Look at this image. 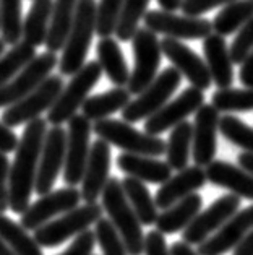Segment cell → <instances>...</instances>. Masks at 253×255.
I'll use <instances>...</instances> for the list:
<instances>
[{"label": "cell", "instance_id": "obj_37", "mask_svg": "<svg viewBox=\"0 0 253 255\" xmlns=\"http://www.w3.org/2000/svg\"><path fill=\"white\" fill-rule=\"evenodd\" d=\"M21 0H0V33L5 44L21 41Z\"/></svg>", "mask_w": 253, "mask_h": 255}, {"label": "cell", "instance_id": "obj_1", "mask_svg": "<svg viewBox=\"0 0 253 255\" xmlns=\"http://www.w3.org/2000/svg\"><path fill=\"white\" fill-rule=\"evenodd\" d=\"M46 132L47 121L36 117L26 122L21 138L18 140L15 161L10 166L8 176V208L13 213L21 215L31 203Z\"/></svg>", "mask_w": 253, "mask_h": 255}, {"label": "cell", "instance_id": "obj_21", "mask_svg": "<svg viewBox=\"0 0 253 255\" xmlns=\"http://www.w3.org/2000/svg\"><path fill=\"white\" fill-rule=\"evenodd\" d=\"M206 182V174L201 166H187L161 184V187L156 192V197H154V203L159 210H166L188 194L203 189Z\"/></svg>", "mask_w": 253, "mask_h": 255}, {"label": "cell", "instance_id": "obj_48", "mask_svg": "<svg viewBox=\"0 0 253 255\" xmlns=\"http://www.w3.org/2000/svg\"><path fill=\"white\" fill-rule=\"evenodd\" d=\"M234 255H253V229L234 247Z\"/></svg>", "mask_w": 253, "mask_h": 255}, {"label": "cell", "instance_id": "obj_9", "mask_svg": "<svg viewBox=\"0 0 253 255\" xmlns=\"http://www.w3.org/2000/svg\"><path fill=\"white\" fill-rule=\"evenodd\" d=\"M64 88V78L62 75H49L29 91L26 96L18 99L16 103L10 104L2 114V122L8 127H18L21 124L39 117L44 111L51 109V106L59 98Z\"/></svg>", "mask_w": 253, "mask_h": 255}, {"label": "cell", "instance_id": "obj_12", "mask_svg": "<svg viewBox=\"0 0 253 255\" xmlns=\"http://www.w3.org/2000/svg\"><path fill=\"white\" fill-rule=\"evenodd\" d=\"M57 65V54L47 51L36 55L21 72H18L7 83L0 85V108H8L10 104H13L18 99L26 96L42 80L51 75V72Z\"/></svg>", "mask_w": 253, "mask_h": 255}, {"label": "cell", "instance_id": "obj_4", "mask_svg": "<svg viewBox=\"0 0 253 255\" xmlns=\"http://www.w3.org/2000/svg\"><path fill=\"white\" fill-rule=\"evenodd\" d=\"M92 132L109 145L120 148L125 153L145 154L158 158L166 151V141L158 135L140 132L132 124L115 119H101L92 124Z\"/></svg>", "mask_w": 253, "mask_h": 255}, {"label": "cell", "instance_id": "obj_45", "mask_svg": "<svg viewBox=\"0 0 253 255\" xmlns=\"http://www.w3.org/2000/svg\"><path fill=\"white\" fill-rule=\"evenodd\" d=\"M145 255H170L168 244H166V238L163 233L158 229L150 231L148 236H145Z\"/></svg>", "mask_w": 253, "mask_h": 255}, {"label": "cell", "instance_id": "obj_5", "mask_svg": "<svg viewBox=\"0 0 253 255\" xmlns=\"http://www.w3.org/2000/svg\"><path fill=\"white\" fill-rule=\"evenodd\" d=\"M101 65L96 60L84 64L78 72L73 73L69 85L62 88L59 98L47 111L46 121L52 126L69 122V119H72L77 114V111L82 108L84 99L89 96L91 90L101 80Z\"/></svg>", "mask_w": 253, "mask_h": 255}, {"label": "cell", "instance_id": "obj_32", "mask_svg": "<svg viewBox=\"0 0 253 255\" xmlns=\"http://www.w3.org/2000/svg\"><path fill=\"white\" fill-rule=\"evenodd\" d=\"M253 18V0H234L226 3L223 10L214 16L213 31L219 36L234 34L239 28Z\"/></svg>", "mask_w": 253, "mask_h": 255}, {"label": "cell", "instance_id": "obj_44", "mask_svg": "<svg viewBox=\"0 0 253 255\" xmlns=\"http://www.w3.org/2000/svg\"><path fill=\"white\" fill-rule=\"evenodd\" d=\"M8 176H10V161L7 153L0 151V213L8 210Z\"/></svg>", "mask_w": 253, "mask_h": 255}, {"label": "cell", "instance_id": "obj_26", "mask_svg": "<svg viewBox=\"0 0 253 255\" xmlns=\"http://www.w3.org/2000/svg\"><path fill=\"white\" fill-rule=\"evenodd\" d=\"M97 52V64L101 65V70L106 73L109 82L115 86H125L130 78L127 60L123 57V52L119 46V41L112 39L110 36L101 38L96 46Z\"/></svg>", "mask_w": 253, "mask_h": 255}, {"label": "cell", "instance_id": "obj_19", "mask_svg": "<svg viewBox=\"0 0 253 255\" xmlns=\"http://www.w3.org/2000/svg\"><path fill=\"white\" fill-rule=\"evenodd\" d=\"M253 229V205L236 211L218 231L198 244V255H223Z\"/></svg>", "mask_w": 253, "mask_h": 255}, {"label": "cell", "instance_id": "obj_42", "mask_svg": "<svg viewBox=\"0 0 253 255\" xmlns=\"http://www.w3.org/2000/svg\"><path fill=\"white\" fill-rule=\"evenodd\" d=\"M229 2H234V0H182L180 10L183 11V15L200 16L216 7H224Z\"/></svg>", "mask_w": 253, "mask_h": 255}, {"label": "cell", "instance_id": "obj_52", "mask_svg": "<svg viewBox=\"0 0 253 255\" xmlns=\"http://www.w3.org/2000/svg\"><path fill=\"white\" fill-rule=\"evenodd\" d=\"M0 255H15L13 252H11V249L5 244L2 239H0Z\"/></svg>", "mask_w": 253, "mask_h": 255}, {"label": "cell", "instance_id": "obj_23", "mask_svg": "<svg viewBox=\"0 0 253 255\" xmlns=\"http://www.w3.org/2000/svg\"><path fill=\"white\" fill-rule=\"evenodd\" d=\"M203 54L205 62L211 75L213 83L218 86V90L229 88L234 82V64L229 55L224 36L208 34L203 41Z\"/></svg>", "mask_w": 253, "mask_h": 255}, {"label": "cell", "instance_id": "obj_53", "mask_svg": "<svg viewBox=\"0 0 253 255\" xmlns=\"http://www.w3.org/2000/svg\"><path fill=\"white\" fill-rule=\"evenodd\" d=\"M5 52V41L0 38V55H2Z\"/></svg>", "mask_w": 253, "mask_h": 255}, {"label": "cell", "instance_id": "obj_41", "mask_svg": "<svg viewBox=\"0 0 253 255\" xmlns=\"http://www.w3.org/2000/svg\"><path fill=\"white\" fill-rule=\"evenodd\" d=\"M253 51V18H250L242 28H239L236 39L229 47L232 64H242V60Z\"/></svg>", "mask_w": 253, "mask_h": 255}, {"label": "cell", "instance_id": "obj_16", "mask_svg": "<svg viewBox=\"0 0 253 255\" xmlns=\"http://www.w3.org/2000/svg\"><path fill=\"white\" fill-rule=\"evenodd\" d=\"M201 104H205V93L195 86H190L183 90L174 101H168L161 109L148 117L145 121V132L159 136L177 124L183 122L188 116L195 114Z\"/></svg>", "mask_w": 253, "mask_h": 255}, {"label": "cell", "instance_id": "obj_2", "mask_svg": "<svg viewBox=\"0 0 253 255\" xmlns=\"http://www.w3.org/2000/svg\"><path fill=\"white\" fill-rule=\"evenodd\" d=\"M102 210L106 211L110 223L119 231L125 246L127 255H143L145 236L133 208L123 194L122 182L117 177H109L106 187L101 192Z\"/></svg>", "mask_w": 253, "mask_h": 255}, {"label": "cell", "instance_id": "obj_39", "mask_svg": "<svg viewBox=\"0 0 253 255\" xmlns=\"http://www.w3.org/2000/svg\"><path fill=\"white\" fill-rule=\"evenodd\" d=\"M94 225H96L94 228L96 242L99 244L104 255H127L120 234L114 228L112 223H110L109 218L101 216Z\"/></svg>", "mask_w": 253, "mask_h": 255}, {"label": "cell", "instance_id": "obj_43", "mask_svg": "<svg viewBox=\"0 0 253 255\" xmlns=\"http://www.w3.org/2000/svg\"><path fill=\"white\" fill-rule=\"evenodd\" d=\"M94 246H96L94 231L84 229V231L77 234V238L70 244V247L67 249L65 252H62L60 255H91Z\"/></svg>", "mask_w": 253, "mask_h": 255}, {"label": "cell", "instance_id": "obj_38", "mask_svg": "<svg viewBox=\"0 0 253 255\" xmlns=\"http://www.w3.org/2000/svg\"><path fill=\"white\" fill-rule=\"evenodd\" d=\"M218 132L226 140H229L232 145L242 148L244 151L253 153V127L247 126L239 117L236 116L219 117Z\"/></svg>", "mask_w": 253, "mask_h": 255}, {"label": "cell", "instance_id": "obj_3", "mask_svg": "<svg viewBox=\"0 0 253 255\" xmlns=\"http://www.w3.org/2000/svg\"><path fill=\"white\" fill-rule=\"evenodd\" d=\"M96 33V0H78L69 36L62 47L59 70L62 77H72L84 65L92 36Z\"/></svg>", "mask_w": 253, "mask_h": 255}, {"label": "cell", "instance_id": "obj_33", "mask_svg": "<svg viewBox=\"0 0 253 255\" xmlns=\"http://www.w3.org/2000/svg\"><path fill=\"white\" fill-rule=\"evenodd\" d=\"M0 239L7 244L15 255H42L41 246L31 238L21 225L0 213Z\"/></svg>", "mask_w": 253, "mask_h": 255}, {"label": "cell", "instance_id": "obj_29", "mask_svg": "<svg viewBox=\"0 0 253 255\" xmlns=\"http://www.w3.org/2000/svg\"><path fill=\"white\" fill-rule=\"evenodd\" d=\"M52 2L54 0H33L21 24V41L34 47L44 44L51 23Z\"/></svg>", "mask_w": 253, "mask_h": 255}, {"label": "cell", "instance_id": "obj_35", "mask_svg": "<svg viewBox=\"0 0 253 255\" xmlns=\"http://www.w3.org/2000/svg\"><path fill=\"white\" fill-rule=\"evenodd\" d=\"M150 2L151 0H123L119 21H117V26L114 31L117 39L122 42L132 41L133 34L138 29L140 20H143Z\"/></svg>", "mask_w": 253, "mask_h": 255}, {"label": "cell", "instance_id": "obj_40", "mask_svg": "<svg viewBox=\"0 0 253 255\" xmlns=\"http://www.w3.org/2000/svg\"><path fill=\"white\" fill-rule=\"evenodd\" d=\"M122 5L123 0H99L96 5V34L99 38L114 34Z\"/></svg>", "mask_w": 253, "mask_h": 255}, {"label": "cell", "instance_id": "obj_13", "mask_svg": "<svg viewBox=\"0 0 253 255\" xmlns=\"http://www.w3.org/2000/svg\"><path fill=\"white\" fill-rule=\"evenodd\" d=\"M65 143L67 130H64L60 126H52L46 132L34 180V192L39 197L52 190L59 172L64 169Z\"/></svg>", "mask_w": 253, "mask_h": 255}, {"label": "cell", "instance_id": "obj_18", "mask_svg": "<svg viewBox=\"0 0 253 255\" xmlns=\"http://www.w3.org/2000/svg\"><path fill=\"white\" fill-rule=\"evenodd\" d=\"M219 111L213 104H201L195 113L192 130V158L196 166H206L218 151Z\"/></svg>", "mask_w": 253, "mask_h": 255}, {"label": "cell", "instance_id": "obj_50", "mask_svg": "<svg viewBox=\"0 0 253 255\" xmlns=\"http://www.w3.org/2000/svg\"><path fill=\"white\" fill-rule=\"evenodd\" d=\"M237 159H239V166L244 167L247 172H250L253 176V153H249V151L240 153Z\"/></svg>", "mask_w": 253, "mask_h": 255}, {"label": "cell", "instance_id": "obj_11", "mask_svg": "<svg viewBox=\"0 0 253 255\" xmlns=\"http://www.w3.org/2000/svg\"><path fill=\"white\" fill-rule=\"evenodd\" d=\"M145 26L153 33H161L168 38L178 41H195L205 39L213 33V24L206 18L175 15V11L166 10H151L143 16Z\"/></svg>", "mask_w": 253, "mask_h": 255}, {"label": "cell", "instance_id": "obj_36", "mask_svg": "<svg viewBox=\"0 0 253 255\" xmlns=\"http://www.w3.org/2000/svg\"><path fill=\"white\" fill-rule=\"evenodd\" d=\"M211 104L223 113H249L253 111V88H223L213 93Z\"/></svg>", "mask_w": 253, "mask_h": 255}, {"label": "cell", "instance_id": "obj_47", "mask_svg": "<svg viewBox=\"0 0 253 255\" xmlns=\"http://www.w3.org/2000/svg\"><path fill=\"white\" fill-rule=\"evenodd\" d=\"M240 65H242L239 73L240 82H242L245 88H253V51L242 60Z\"/></svg>", "mask_w": 253, "mask_h": 255}, {"label": "cell", "instance_id": "obj_34", "mask_svg": "<svg viewBox=\"0 0 253 255\" xmlns=\"http://www.w3.org/2000/svg\"><path fill=\"white\" fill-rule=\"evenodd\" d=\"M36 57V47L24 41H18L8 52L0 55V85L7 83L21 72Z\"/></svg>", "mask_w": 253, "mask_h": 255}, {"label": "cell", "instance_id": "obj_17", "mask_svg": "<svg viewBox=\"0 0 253 255\" xmlns=\"http://www.w3.org/2000/svg\"><path fill=\"white\" fill-rule=\"evenodd\" d=\"M161 52L169 59V62L174 65L180 75L188 80L192 86L201 91L208 90L211 86L213 80L209 75V70L206 67V62L203 60L193 49H190L182 41L174 38H166L161 41Z\"/></svg>", "mask_w": 253, "mask_h": 255}, {"label": "cell", "instance_id": "obj_25", "mask_svg": "<svg viewBox=\"0 0 253 255\" xmlns=\"http://www.w3.org/2000/svg\"><path fill=\"white\" fill-rule=\"evenodd\" d=\"M203 207V198L193 192L183 197L182 200L175 202L172 207L163 210L161 215H158L156 221V229L163 234H175L183 231L188 226V223L200 213Z\"/></svg>", "mask_w": 253, "mask_h": 255}, {"label": "cell", "instance_id": "obj_31", "mask_svg": "<svg viewBox=\"0 0 253 255\" xmlns=\"http://www.w3.org/2000/svg\"><path fill=\"white\" fill-rule=\"evenodd\" d=\"M192 130L193 126L183 121L172 127L169 140L166 143V156L172 171H182L188 166L190 153H192Z\"/></svg>", "mask_w": 253, "mask_h": 255}, {"label": "cell", "instance_id": "obj_49", "mask_svg": "<svg viewBox=\"0 0 253 255\" xmlns=\"http://www.w3.org/2000/svg\"><path fill=\"white\" fill-rule=\"evenodd\" d=\"M169 252H170V255H198L192 247H190V244H187V242H183V241L174 242L172 247L169 249Z\"/></svg>", "mask_w": 253, "mask_h": 255}, {"label": "cell", "instance_id": "obj_22", "mask_svg": "<svg viewBox=\"0 0 253 255\" xmlns=\"http://www.w3.org/2000/svg\"><path fill=\"white\" fill-rule=\"evenodd\" d=\"M205 174L208 182L231 190V194H236L240 198L253 200V176L244 167L213 159L211 163L206 164Z\"/></svg>", "mask_w": 253, "mask_h": 255}, {"label": "cell", "instance_id": "obj_10", "mask_svg": "<svg viewBox=\"0 0 253 255\" xmlns=\"http://www.w3.org/2000/svg\"><path fill=\"white\" fill-rule=\"evenodd\" d=\"M92 124L83 114H75L69 119L65 143V163H64V182L72 187L82 182L86 159L91 148Z\"/></svg>", "mask_w": 253, "mask_h": 255}, {"label": "cell", "instance_id": "obj_51", "mask_svg": "<svg viewBox=\"0 0 253 255\" xmlns=\"http://www.w3.org/2000/svg\"><path fill=\"white\" fill-rule=\"evenodd\" d=\"M158 3H159V7H161V10L175 11L180 8L182 0H158Z\"/></svg>", "mask_w": 253, "mask_h": 255}, {"label": "cell", "instance_id": "obj_27", "mask_svg": "<svg viewBox=\"0 0 253 255\" xmlns=\"http://www.w3.org/2000/svg\"><path fill=\"white\" fill-rule=\"evenodd\" d=\"M77 3L78 0H55L52 2L51 23H49L47 38L44 41L49 52L57 54L62 51L67 36H69L73 16H75Z\"/></svg>", "mask_w": 253, "mask_h": 255}, {"label": "cell", "instance_id": "obj_24", "mask_svg": "<svg viewBox=\"0 0 253 255\" xmlns=\"http://www.w3.org/2000/svg\"><path fill=\"white\" fill-rule=\"evenodd\" d=\"M117 167L127 176H132L148 184H163L172 176L170 166L166 161L145 156V154L122 153L117 158Z\"/></svg>", "mask_w": 253, "mask_h": 255}, {"label": "cell", "instance_id": "obj_15", "mask_svg": "<svg viewBox=\"0 0 253 255\" xmlns=\"http://www.w3.org/2000/svg\"><path fill=\"white\" fill-rule=\"evenodd\" d=\"M240 207V197L229 194L218 198L205 211H200L182 231V241L190 246H198L229 220Z\"/></svg>", "mask_w": 253, "mask_h": 255}, {"label": "cell", "instance_id": "obj_46", "mask_svg": "<svg viewBox=\"0 0 253 255\" xmlns=\"http://www.w3.org/2000/svg\"><path fill=\"white\" fill-rule=\"evenodd\" d=\"M18 146V136L11 130V127L5 126L0 121V151L2 153H11L15 151Z\"/></svg>", "mask_w": 253, "mask_h": 255}, {"label": "cell", "instance_id": "obj_14", "mask_svg": "<svg viewBox=\"0 0 253 255\" xmlns=\"http://www.w3.org/2000/svg\"><path fill=\"white\" fill-rule=\"evenodd\" d=\"M80 202H82V194L77 187H72V185L54 192L51 190L41 195L39 200L29 203V207L21 213L20 225L26 231H34L39 226L46 225L47 221H51L54 216L67 213V211L78 207Z\"/></svg>", "mask_w": 253, "mask_h": 255}, {"label": "cell", "instance_id": "obj_20", "mask_svg": "<svg viewBox=\"0 0 253 255\" xmlns=\"http://www.w3.org/2000/svg\"><path fill=\"white\" fill-rule=\"evenodd\" d=\"M110 171V145L102 138L96 140L89 148L86 159L83 179H82V200L84 203H94L101 197L102 189L106 187Z\"/></svg>", "mask_w": 253, "mask_h": 255}, {"label": "cell", "instance_id": "obj_28", "mask_svg": "<svg viewBox=\"0 0 253 255\" xmlns=\"http://www.w3.org/2000/svg\"><path fill=\"white\" fill-rule=\"evenodd\" d=\"M130 91L125 86H115L114 90L104 91L101 95L88 96L82 104L83 116L91 122L106 119L110 114L122 111L130 103Z\"/></svg>", "mask_w": 253, "mask_h": 255}, {"label": "cell", "instance_id": "obj_6", "mask_svg": "<svg viewBox=\"0 0 253 255\" xmlns=\"http://www.w3.org/2000/svg\"><path fill=\"white\" fill-rule=\"evenodd\" d=\"M102 205H97V202L75 207L67 213H62L57 220L47 221L46 225L34 229L33 238L41 247H57L73 236L88 229L91 225H94L102 216Z\"/></svg>", "mask_w": 253, "mask_h": 255}, {"label": "cell", "instance_id": "obj_30", "mask_svg": "<svg viewBox=\"0 0 253 255\" xmlns=\"http://www.w3.org/2000/svg\"><path fill=\"white\" fill-rule=\"evenodd\" d=\"M122 189L141 225L145 226L154 225L159 213L156 203H154V198L151 197L145 182H141V180L132 176H127L122 180Z\"/></svg>", "mask_w": 253, "mask_h": 255}, {"label": "cell", "instance_id": "obj_8", "mask_svg": "<svg viewBox=\"0 0 253 255\" xmlns=\"http://www.w3.org/2000/svg\"><path fill=\"white\" fill-rule=\"evenodd\" d=\"M130 42L135 65L127 82V90L130 91V95H138L158 75L163 57L161 41L158 39L156 33L145 26L137 29Z\"/></svg>", "mask_w": 253, "mask_h": 255}, {"label": "cell", "instance_id": "obj_7", "mask_svg": "<svg viewBox=\"0 0 253 255\" xmlns=\"http://www.w3.org/2000/svg\"><path fill=\"white\" fill-rule=\"evenodd\" d=\"M180 83L182 75L175 67L164 68L161 75L154 77L153 82L122 109V121L135 124L148 119L169 101V98L174 95Z\"/></svg>", "mask_w": 253, "mask_h": 255}]
</instances>
